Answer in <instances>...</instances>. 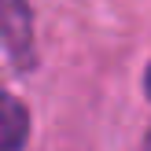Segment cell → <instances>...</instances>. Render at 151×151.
<instances>
[{"instance_id": "2", "label": "cell", "mask_w": 151, "mask_h": 151, "mask_svg": "<svg viewBox=\"0 0 151 151\" xmlns=\"http://www.w3.org/2000/svg\"><path fill=\"white\" fill-rule=\"evenodd\" d=\"M29 133V118L15 96L0 92V151H22Z\"/></svg>"}, {"instance_id": "1", "label": "cell", "mask_w": 151, "mask_h": 151, "mask_svg": "<svg viewBox=\"0 0 151 151\" xmlns=\"http://www.w3.org/2000/svg\"><path fill=\"white\" fill-rule=\"evenodd\" d=\"M0 41L15 55V63H29L33 52V29H29L26 0H0Z\"/></svg>"}, {"instance_id": "3", "label": "cell", "mask_w": 151, "mask_h": 151, "mask_svg": "<svg viewBox=\"0 0 151 151\" xmlns=\"http://www.w3.org/2000/svg\"><path fill=\"white\" fill-rule=\"evenodd\" d=\"M144 88H147V96H151V66H147V78H144Z\"/></svg>"}]
</instances>
